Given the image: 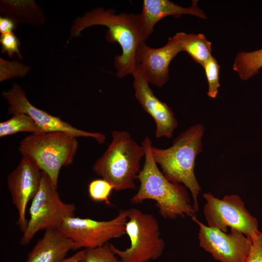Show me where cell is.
Wrapping results in <instances>:
<instances>
[{
  "mask_svg": "<svg viewBox=\"0 0 262 262\" xmlns=\"http://www.w3.org/2000/svg\"><path fill=\"white\" fill-rule=\"evenodd\" d=\"M78 262H121L112 250L109 243L90 249H84L82 257Z\"/></svg>",
  "mask_w": 262,
  "mask_h": 262,
  "instance_id": "obj_22",
  "label": "cell"
},
{
  "mask_svg": "<svg viewBox=\"0 0 262 262\" xmlns=\"http://www.w3.org/2000/svg\"><path fill=\"white\" fill-rule=\"evenodd\" d=\"M84 249L81 250L72 256L66 258L62 262H78L83 256Z\"/></svg>",
  "mask_w": 262,
  "mask_h": 262,
  "instance_id": "obj_28",
  "label": "cell"
},
{
  "mask_svg": "<svg viewBox=\"0 0 262 262\" xmlns=\"http://www.w3.org/2000/svg\"><path fill=\"white\" fill-rule=\"evenodd\" d=\"M250 239L251 249L244 262H262V231H259Z\"/></svg>",
  "mask_w": 262,
  "mask_h": 262,
  "instance_id": "obj_26",
  "label": "cell"
},
{
  "mask_svg": "<svg viewBox=\"0 0 262 262\" xmlns=\"http://www.w3.org/2000/svg\"><path fill=\"white\" fill-rule=\"evenodd\" d=\"M19 132L32 134L43 133L33 119L25 114H15L9 119L0 122V137L15 134Z\"/></svg>",
  "mask_w": 262,
  "mask_h": 262,
  "instance_id": "obj_20",
  "label": "cell"
},
{
  "mask_svg": "<svg viewBox=\"0 0 262 262\" xmlns=\"http://www.w3.org/2000/svg\"><path fill=\"white\" fill-rule=\"evenodd\" d=\"M135 96L143 109L151 116L156 124L155 137L171 138L178 127V122L172 109L153 94L149 82L138 63L132 74Z\"/></svg>",
  "mask_w": 262,
  "mask_h": 262,
  "instance_id": "obj_13",
  "label": "cell"
},
{
  "mask_svg": "<svg viewBox=\"0 0 262 262\" xmlns=\"http://www.w3.org/2000/svg\"><path fill=\"white\" fill-rule=\"evenodd\" d=\"M181 51L176 34L168 38L165 45L159 48H152L142 40L137 48L135 61L140 65L148 82L161 87L169 78L170 62Z\"/></svg>",
  "mask_w": 262,
  "mask_h": 262,
  "instance_id": "obj_14",
  "label": "cell"
},
{
  "mask_svg": "<svg viewBox=\"0 0 262 262\" xmlns=\"http://www.w3.org/2000/svg\"><path fill=\"white\" fill-rule=\"evenodd\" d=\"M0 43L3 53H7L9 57H12L16 53L19 58L23 59L19 49L20 45L19 40L13 32L1 34Z\"/></svg>",
  "mask_w": 262,
  "mask_h": 262,
  "instance_id": "obj_25",
  "label": "cell"
},
{
  "mask_svg": "<svg viewBox=\"0 0 262 262\" xmlns=\"http://www.w3.org/2000/svg\"><path fill=\"white\" fill-rule=\"evenodd\" d=\"M77 138L60 131L31 134L21 140L19 150L45 173L57 189L61 168L73 162L78 147Z\"/></svg>",
  "mask_w": 262,
  "mask_h": 262,
  "instance_id": "obj_5",
  "label": "cell"
},
{
  "mask_svg": "<svg viewBox=\"0 0 262 262\" xmlns=\"http://www.w3.org/2000/svg\"><path fill=\"white\" fill-rule=\"evenodd\" d=\"M0 11L2 15L12 19L16 25L24 23L40 26L45 20L42 8L33 0H1Z\"/></svg>",
  "mask_w": 262,
  "mask_h": 262,
  "instance_id": "obj_17",
  "label": "cell"
},
{
  "mask_svg": "<svg viewBox=\"0 0 262 262\" xmlns=\"http://www.w3.org/2000/svg\"><path fill=\"white\" fill-rule=\"evenodd\" d=\"M180 42L182 51H186L197 63L203 66L212 56V43L201 33H176Z\"/></svg>",
  "mask_w": 262,
  "mask_h": 262,
  "instance_id": "obj_18",
  "label": "cell"
},
{
  "mask_svg": "<svg viewBox=\"0 0 262 262\" xmlns=\"http://www.w3.org/2000/svg\"><path fill=\"white\" fill-rule=\"evenodd\" d=\"M76 210L74 204L61 200L49 177L41 171L40 186L32 200L30 219L20 244L27 245L40 230L58 229L65 218L74 216Z\"/></svg>",
  "mask_w": 262,
  "mask_h": 262,
  "instance_id": "obj_7",
  "label": "cell"
},
{
  "mask_svg": "<svg viewBox=\"0 0 262 262\" xmlns=\"http://www.w3.org/2000/svg\"><path fill=\"white\" fill-rule=\"evenodd\" d=\"M204 132L203 125L197 124L181 132L168 148L152 146L151 148L153 159L165 178L172 182L182 184L190 190L196 213L198 210V196L201 187L194 169L196 158L202 150Z\"/></svg>",
  "mask_w": 262,
  "mask_h": 262,
  "instance_id": "obj_3",
  "label": "cell"
},
{
  "mask_svg": "<svg viewBox=\"0 0 262 262\" xmlns=\"http://www.w3.org/2000/svg\"><path fill=\"white\" fill-rule=\"evenodd\" d=\"M2 97L9 104L8 114H25L30 116L43 132L60 131L66 132L76 137H91L102 144L105 142V136L98 132H88L79 130L60 117L53 116L33 106L27 98L25 91L17 84L3 91Z\"/></svg>",
  "mask_w": 262,
  "mask_h": 262,
  "instance_id": "obj_10",
  "label": "cell"
},
{
  "mask_svg": "<svg viewBox=\"0 0 262 262\" xmlns=\"http://www.w3.org/2000/svg\"><path fill=\"white\" fill-rule=\"evenodd\" d=\"M29 66L16 61H8L0 58V81L16 77H23L30 71Z\"/></svg>",
  "mask_w": 262,
  "mask_h": 262,
  "instance_id": "obj_23",
  "label": "cell"
},
{
  "mask_svg": "<svg viewBox=\"0 0 262 262\" xmlns=\"http://www.w3.org/2000/svg\"><path fill=\"white\" fill-rule=\"evenodd\" d=\"M194 0L189 7H183L168 0H144L142 12L139 14V26L141 38L146 41L153 33L155 24L161 19L169 16L180 17L190 15L205 19L206 16Z\"/></svg>",
  "mask_w": 262,
  "mask_h": 262,
  "instance_id": "obj_15",
  "label": "cell"
},
{
  "mask_svg": "<svg viewBox=\"0 0 262 262\" xmlns=\"http://www.w3.org/2000/svg\"><path fill=\"white\" fill-rule=\"evenodd\" d=\"M128 215L127 209L121 210L116 217L106 221L68 217L64 219L58 229L72 241L73 250L96 248L126 234Z\"/></svg>",
  "mask_w": 262,
  "mask_h": 262,
  "instance_id": "obj_8",
  "label": "cell"
},
{
  "mask_svg": "<svg viewBox=\"0 0 262 262\" xmlns=\"http://www.w3.org/2000/svg\"><path fill=\"white\" fill-rule=\"evenodd\" d=\"M113 190H114V186L103 179L94 180L88 185V192L90 198L95 202H104L108 206L112 205L109 197Z\"/></svg>",
  "mask_w": 262,
  "mask_h": 262,
  "instance_id": "obj_21",
  "label": "cell"
},
{
  "mask_svg": "<svg viewBox=\"0 0 262 262\" xmlns=\"http://www.w3.org/2000/svg\"><path fill=\"white\" fill-rule=\"evenodd\" d=\"M40 170L31 159L22 155L18 165L8 176V190L18 213L16 223L23 233L28 224L26 217L27 206L40 186L41 179Z\"/></svg>",
  "mask_w": 262,
  "mask_h": 262,
  "instance_id": "obj_12",
  "label": "cell"
},
{
  "mask_svg": "<svg viewBox=\"0 0 262 262\" xmlns=\"http://www.w3.org/2000/svg\"><path fill=\"white\" fill-rule=\"evenodd\" d=\"M73 247L72 241L60 230L48 229L29 253L26 262H62Z\"/></svg>",
  "mask_w": 262,
  "mask_h": 262,
  "instance_id": "obj_16",
  "label": "cell"
},
{
  "mask_svg": "<svg viewBox=\"0 0 262 262\" xmlns=\"http://www.w3.org/2000/svg\"><path fill=\"white\" fill-rule=\"evenodd\" d=\"M207 78L208 90L207 95L213 98H215L220 87L219 73L220 66L217 60L212 56L203 66Z\"/></svg>",
  "mask_w": 262,
  "mask_h": 262,
  "instance_id": "obj_24",
  "label": "cell"
},
{
  "mask_svg": "<svg viewBox=\"0 0 262 262\" xmlns=\"http://www.w3.org/2000/svg\"><path fill=\"white\" fill-rule=\"evenodd\" d=\"M142 144L145 149V163L137 177L140 183L139 189L131 198V203L137 204L145 200H153L164 218L195 216L196 212L190 203L187 188L168 180L158 167L152 154L151 139L146 136Z\"/></svg>",
  "mask_w": 262,
  "mask_h": 262,
  "instance_id": "obj_2",
  "label": "cell"
},
{
  "mask_svg": "<svg viewBox=\"0 0 262 262\" xmlns=\"http://www.w3.org/2000/svg\"><path fill=\"white\" fill-rule=\"evenodd\" d=\"M112 136V142L95 162L93 170L111 183L116 191L134 189L145 147L138 145L126 131H114Z\"/></svg>",
  "mask_w": 262,
  "mask_h": 262,
  "instance_id": "obj_4",
  "label": "cell"
},
{
  "mask_svg": "<svg viewBox=\"0 0 262 262\" xmlns=\"http://www.w3.org/2000/svg\"><path fill=\"white\" fill-rule=\"evenodd\" d=\"M199 226V246L220 262H244L252 245L250 239L241 231L230 229L229 233L211 228L192 217Z\"/></svg>",
  "mask_w": 262,
  "mask_h": 262,
  "instance_id": "obj_11",
  "label": "cell"
},
{
  "mask_svg": "<svg viewBox=\"0 0 262 262\" xmlns=\"http://www.w3.org/2000/svg\"><path fill=\"white\" fill-rule=\"evenodd\" d=\"M16 24L11 18L6 16L0 17V33L1 34L13 32Z\"/></svg>",
  "mask_w": 262,
  "mask_h": 262,
  "instance_id": "obj_27",
  "label": "cell"
},
{
  "mask_svg": "<svg viewBox=\"0 0 262 262\" xmlns=\"http://www.w3.org/2000/svg\"><path fill=\"white\" fill-rule=\"evenodd\" d=\"M128 210L125 231L130 246L122 250L109 243L112 250L121 262H147L158 259L165 247L158 221L152 214L137 208Z\"/></svg>",
  "mask_w": 262,
  "mask_h": 262,
  "instance_id": "obj_6",
  "label": "cell"
},
{
  "mask_svg": "<svg viewBox=\"0 0 262 262\" xmlns=\"http://www.w3.org/2000/svg\"><path fill=\"white\" fill-rule=\"evenodd\" d=\"M139 18V15L116 14L114 10L98 7L76 18L71 28L70 39L80 36L83 30L90 26H106L108 28L105 36L107 41L117 42L122 49V53L115 56L114 60L116 77L122 78L132 74L135 68L136 51L143 40Z\"/></svg>",
  "mask_w": 262,
  "mask_h": 262,
  "instance_id": "obj_1",
  "label": "cell"
},
{
  "mask_svg": "<svg viewBox=\"0 0 262 262\" xmlns=\"http://www.w3.org/2000/svg\"><path fill=\"white\" fill-rule=\"evenodd\" d=\"M262 68V49L251 52L238 53L233 65V69L240 79L247 80L257 74Z\"/></svg>",
  "mask_w": 262,
  "mask_h": 262,
  "instance_id": "obj_19",
  "label": "cell"
},
{
  "mask_svg": "<svg viewBox=\"0 0 262 262\" xmlns=\"http://www.w3.org/2000/svg\"><path fill=\"white\" fill-rule=\"evenodd\" d=\"M206 203L203 213L208 226L228 232V227L237 229L251 239L259 230L257 219L245 207L237 194L219 199L211 193L203 194Z\"/></svg>",
  "mask_w": 262,
  "mask_h": 262,
  "instance_id": "obj_9",
  "label": "cell"
}]
</instances>
